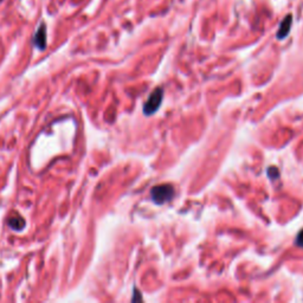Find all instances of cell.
<instances>
[{
	"instance_id": "4",
	"label": "cell",
	"mask_w": 303,
	"mask_h": 303,
	"mask_svg": "<svg viewBox=\"0 0 303 303\" xmlns=\"http://www.w3.org/2000/svg\"><path fill=\"white\" fill-rule=\"evenodd\" d=\"M292 24V16L289 15L282 20L281 25H279L278 32H277V39H284L285 37L289 35Z\"/></svg>"
},
{
	"instance_id": "2",
	"label": "cell",
	"mask_w": 303,
	"mask_h": 303,
	"mask_svg": "<svg viewBox=\"0 0 303 303\" xmlns=\"http://www.w3.org/2000/svg\"><path fill=\"white\" fill-rule=\"evenodd\" d=\"M163 99H164V89L163 88L154 89L143 106L144 115H148V116L153 115V114L160 108Z\"/></svg>"
},
{
	"instance_id": "1",
	"label": "cell",
	"mask_w": 303,
	"mask_h": 303,
	"mask_svg": "<svg viewBox=\"0 0 303 303\" xmlns=\"http://www.w3.org/2000/svg\"><path fill=\"white\" fill-rule=\"evenodd\" d=\"M152 200L158 205H163L173 199L174 188L170 184H161L154 186L150 191Z\"/></svg>"
},
{
	"instance_id": "3",
	"label": "cell",
	"mask_w": 303,
	"mask_h": 303,
	"mask_svg": "<svg viewBox=\"0 0 303 303\" xmlns=\"http://www.w3.org/2000/svg\"><path fill=\"white\" fill-rule=\"evenodd\" d=\"M33 43H35V45L37 48L40 50H44L46 46V29L45 25L42 24L37 30L35 38H33Z\"/></svg>"
},
{
	"instance_id": "6",
	"label": "cell",
	"mask_w": 303,
	"mask_h": 303,
	"mask_svg": "<svg viewBox=\"0 0 303 303\" xmlns=\"http://www.w3.org/2000/svg\"><path fill=\"white\" fill-rule=\"evenodd\" d=\"M295 243H296V245H297V247L303 248V230H301L298 232L297 237H296Z\"/></svg>"
},
{
	"instance_id": "5",
	"label": "cell",
	"mask_w": 303,
	"mask_h": 303,
	"mask_svg": "<svg viewBox=\"0 0 303 303\" xmlns=\"http://www.w3.org/2000/svg\"><path fill=\"white\" fill-rule=\"evenodd\" d=\"M10 226H11L13 230H20L25 226V221L22 218H13V219L10 220Z\"/></svg>"
}]
</instances>
